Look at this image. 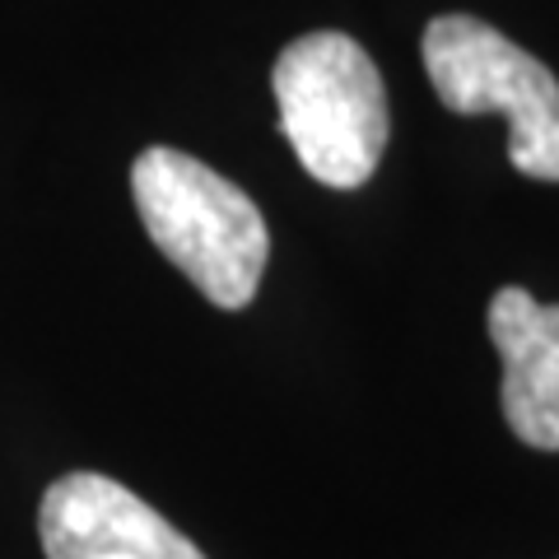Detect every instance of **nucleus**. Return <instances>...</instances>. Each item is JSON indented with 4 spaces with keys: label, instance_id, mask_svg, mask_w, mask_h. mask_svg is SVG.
I'll list each match as a JSON object with an SVG mask.
<instances>
[{
    "label": "nucleus",
    "instance_id": "f257e3e1",
    "mask_svg": "<svg viewBox=\"0 0 559 559\" xmlns=\"http://www.w3.org/2000/svg\"><path fill=\"white\" fill-rule=\"evenodd\" d=\"M131 197L173 266L215 308H248L271 257L257 201L182 150L150 145L131 168Z\"/></svg>",
    "mask_w": 559,
    "mask_h": 559
},
{
    "label": "nucleus",
    "instance_id": "f03ea898",
    "mask_svg": "<svg viewBox=\"0 0 559 559\" xmlns=\"http://www.w3.org/2000/svg\"><path fill=\"white\" fill-rule=\"evenodd\" d=\"M271 90L280 127L308 178L336 191H355L373 178L392 131L388 90L373 57L349 33L318 28L294 38L271 70Z\"/></svg>",
    "mask_w": 559,
    "mask_h": 559
},
{
    "label": "nucleus",
    "instance_id": "7ed1b4c3",
    "mask_svg": "<svg viewBox=\"0 0 559 559\" xmlns=\"http://www.w3.org/2000/svg\"><path fill=\"white\" fill-rule=\"evenodd\" d=\"M419 51L448 112L509 117L513 168L536 182H559V80L546 61L471 14H439Z\"/></svg>",
    "mask_w": 559,
    "mask_h": 559
},
{
    "label": "nucleus",
    "instance_id": "20e7f679",
    "mask_svg": "<svg viewBox=\"0 0 559 559\" xmlns=\"http://www.w3.org/2000/svg\"><path fill=\"white\" fill-rule=\"evenodd\" d=\"M38 536L47 559H205L164 513L94 471L47 485Z\"/></svg>",
    "mask_w": 559,
    "mask_h": 559
},
{
    "label": "nucleus",
    "instance_id": "39448f33",
    "mask_svg": "<svg viewBox=\"0 0 559 559\" xmlns=\"http://www.w3.org/2000/svg\"><path fill=\"white\" fill-rule=\"evenodd\" d=\"M489 341L503 359L499 406L527 448L559 452V304L503 285L489 299Z\"/></svg>",
    "mask_w": 559,
    "mask_h": 559
}]
</instances>
